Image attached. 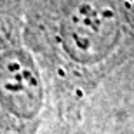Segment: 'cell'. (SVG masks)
Listing matches in <instances>:
<instances>
[{"label":"cell","mask_w":134,"mask_h":134,"mask_svg":"<svg viewBox=\"0 0 134 134\" xmlns=\"http://www.w3.org/2000/svg\"><path fill=\"white\" fill-rule=\"evenodd\" d=\"M44 84L21 40L10 0H0V134H35Z\"/></svg>","instance_id":"1"},{"label":"cell","mask_w":134,"mask_h":134,"mask_svg":"<svg viewBox=\"0 0 134 134\" xmlns=\"http://www.w3.org/2000/svg\"><path fill=\"white\" fill-rule=\"evenodd\" d=\"M120 37L119 12L111 0H70L58 26L63 52L79 65L108 58Z\"/></svg>","instance_id":"2"}]
</instances>
